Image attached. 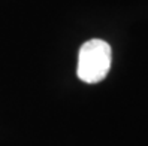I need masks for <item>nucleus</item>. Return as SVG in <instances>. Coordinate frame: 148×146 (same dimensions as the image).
<instances>
[{
    "label": "nucleus",
    "mask_w": 148,
    "mask_h": 146,
    "mask_svg": "<svg viewBox=\"0 0 148 146\" xmlns=\"http://www.w3.org/2000/svg\"><path fill=\"white\" fill-rule=\"evenodd\" d=\"M112 51L102 39L87 40L78 54V78L85 84H97L105 79L111 69Z\"/></svg>",
    "instance_id": "f257e3e1"
}]
</instances>
